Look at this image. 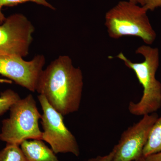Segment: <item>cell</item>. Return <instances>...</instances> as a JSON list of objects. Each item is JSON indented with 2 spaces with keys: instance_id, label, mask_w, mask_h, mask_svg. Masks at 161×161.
<instances>
[{
  "instance_id": "obj_1",
  "label": "cell",
  "mask_w": 161,
  "mask_h": 161,
  "mask_svg": "<svg viewBox=\"0 0 161 161\" xmlns=\"http://www.w3.org/2000/svg\"><path fill=\"white\" fill-rule=\"evenodd\" d=\"M83 76L69 56H60L43 69L36 90L63 116L77 112L80 108Z\"/></svg>"
},
{
  "instance_id": "obj_2",
  "label": "cell",
  "mask_w": 161,
  "mask_h": 161,
  "mask_svg": "<svg viewBox=\"0 0 161 161\" xmlns=\"http://www.w3.org/2000/svg\"><path fill=\"white\" fill-rule=\"evenodd\" d=\"M136 53L144 57L142 62H132L123 53H119L117 58L134 72L143 89L140 100L129 103V112L136 116H143L155 113L161 108V83L156 78L159 66V51L157 47L142 45L136 49Z\"/></svg>"
},
{
  "instance_id": "obj_3",
  "label": "cell",
  "mask_w": 161,
  "mask_h": 161,
  "mask_svg": "<svg viewBox=\"0 0 161 161\" xmlns=\"http://www.w3.org/2000/svg\"><path fill=\"white\" fill-rule=\"evenodd\" d=\"M145 7L129 1L119 2L106 14L105 25L110 37L124 36L141 38L146 45L154 42L157 35Z\"/></svg>"
},
{
  "instance_id": "obj_4",
  "label": "cell",
  "mask_w": 161,
  "mask_h": 161,
  "mask_svg": "<svg viewBox=\"0 0 161 161\" xmlns=\"http://www.w3.org/2000/svg\"><path fill=\"white\" fill-rule=\"evenodd\" d=\"M9 118L2 122L0 140L7 144L20 146L28 140H42V133L39 127L42 115L38 111L33 95L15 103L9 109Z\"/></svg>"
},
{
  "instance_id": "obj_5",
  "label": "cell",
  "mask_w": 161,
  "mask_h": 161,
  "mask_svg": "<svg viewBox=\"0 0 161 161\" xmlns=\"http://www.w3.org/2000/svg\"><path fill=\"white\" fill-rule=\"evenodd\" d=\"M43 114L41 124L43 131L42 140L49 144L55 153H71L80 155V150L75 136L64 122L63 115L50 104L43 95L38 96Z\"/></svg>"
},
{
  "instance_id": "obj_6",
  "label": "cell",
  "mask_w": 161,
  "mask_h": 161,
  "mask_svg": "<svg viewBox=\"0 0 161 161\" xmlns=\"http://www.w3.org/2000/svg\"><path fill=\"white\" fill-rule=\"evenodd\" d=\"M35 27L24 15L14 14L0 25V53L24 58L29 54Z\"/></svg>"
},
{
  "instance_id": "obj_7",
  "label": "cell",
  "mask_w": 161,
  "mask_h": 161,
  "mask_svg": "<svg viewBox=\"0 0 161 161\" xmlns=\"http://www.w3.org/2000/svg\"><path fill=\"white\" fill-rule=\"evenodd\" d=\"M45 64L43 55L26 61L19 56L0 53V75L31 92L36 90Z\"/></svg>"
},
{
  "instance_id": "obj_8",
  "label": "cell",
  "mask_w": 161,
  "mask_h": 161,
  "mask_svg": "<svg viewBox=\"0 0 161 161\" xmlns=\"http://www.w3.org/2000/svg\"><path fill=\"white\" fill-rule=\"evenodd\" d=\"M158 118L156 112L143 115L138 122L125 130L112 150V161H132L143 157L150 130Z\"/></svg>"
},
{
  "instance_id": "obj_9",
  "label": "cell",
  "mask_w": 161,
  "mask_h": 161,
  "mask_svg": "<svg viewBox=\"0 0 161 161\" xmlns=\"http://www.w3.org/2000/svg\"><path fill=\"white\" fill-rule=\"evenodd\" d=\"M20 146L28 161H59L56 153L42 140H26Z\"/></svg>"
},
{
  "instance_id": "obj_10",
  "label": "cell",
  "mask_w": 161,
  "mask_h": 161,
  "mask_svg": "<svg viewBox=\"0 0 161 161\" xmlns=\"http://www.w3.org/2000/svg\"><path fill=\"white\" fill-rule=\"evenodd\" d=\"M161 151V116L157 119L150 130L143 156L147 157Z\"/></svg>"
},
{
  "instance_id": "obj_11",
  "label": "cell",
  "mask_w": 161,
  "mask_h": 161,
  "mask_svg": "<svg viewBox=\"0 0 161 161\" xmlns=\"http://www.w3.org/2000/svg\"><path fill=\"white\" fill-rule=\"evenodd\" d=\"M0 161H28L19 146L7 144L0 151Z\"/></svg>"
},
{
  "instance_id": "obj_12",
  "label": "cell",
  "mask_w": 161,
  "mask_h": 161,
  "mask_svg": "<svg viewBox=\"0 0 161 161\" xmlns=\"http://www.w3.org/2000/svg\"><path fill=\"white\" fill-rule=\"evenodd\" d=\"M20 99L19 95L13 90L8 89L2 92L0 95V115L5 114Z\"/></svg>"
},
{
  "instance_id": "obj_13",
  "label": "cell",
  "mask_w": 161,
  "mask_h": 161,
  "mask_svg": "<svg viewBox=\"0 0 161 161\" xmlns=\"http://www.w3.org/2000/svg\"><path fill=\"white\" fill-rule=\"evenodd\" d=\"M32 2L38 5L55 10V8L47 0H0V25L6 20L5 15L2 12V9L5 6H14L22 3Z\"/></svg>"
},
{
  "instance_id": "obj_14",
  "label": "cell",
  "mask_w": 161,
  "mask_h": 161,
  "mask_svg": "<svg viewBox=\"0 0 161 161\" xmlns=\"http://www.w3.org/2000/svg\"><path fill=\"white\" fill-rule=\"evenodd\" d=\"M142 6L148 11H153L161 7V0H143Z\"/></svg>"
},
{
  "instance_id": "obj_15",
  "label": "cell",
  "mask_w": 161,
  "mask_h": 161,
  "mask_svg": "<svg viewBox=\"0 0 161 161\" xmlns=\"http://www.w3.org/2000/svg\"><path fill=\"white\" fill-rule=\"evenodd\" d=\"M113 155L114 152L112 150L108 154L104 156H98L96 157L90 158L87 161H112Z\"/></svg>"
},
{
  "instance_id": "obj_16",
  "label": "cell",
  "mask_w": 161,
  "mask_h": 161,
  "mask_svg": "<svg viewBox=\"0 0 161 161\" xmlns=\"http://www.w3.org/2000/svg\"><path fill=\"white\" fill-rule=\"evenodd\" d=\"M144 157L146 161H161V151Z\"/></svg>"
},
{
  "instance_id": "obj_17",
  "label": "cell",
  "mask_w": 161,
  "mask_h": 161,
  "mask_svg": "<svg viewBox=\"0 0 161 161\" xmlns=\"http://www.w3.org/2000/svg\"><path fill=\"white\" fill-rule=\"evenodd\" d=\"M12 81L8 79H2L0 78V83L11 84Z\"/></svg>"
},
{
  "instance_id": "obj_18",
  "label": "cell",
  "mask_w": 161,
  "mask_h": 161,
  "mask_svg": "<svg viewBox=\"0 0 161 161\" xmlns=\"http://www.w3.org/2000/svg\"><path fill=\"white\" fill-rule=\"evenodd\" d=\"M128 1L134 4H137V5L140 4L141 6H142L143 0H128Z\"/></svg>"
},
{
  "instance_id": "obj_19",
  "label": "cell",
  "mask_w": 161,
  "mask_h": 161,
  "mask_svg": "<svg viewBox=\"0 0 161 161\" xmlns=\"http://www.w3.org/2000/svg\"><path fill=\"white\" fill-rule=\"evenodd\" d=\"M132 161H146L145 159V158L143 156L140 158L137 159L135 160Z\"/></svg>"
}]
</instances>
